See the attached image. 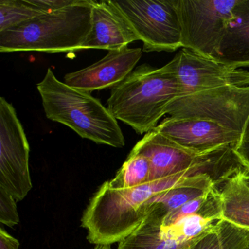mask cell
<instances>
[{"label":"cell","mask_w":249,"mask_h":249,"mask_svg":"<svg viewBox=\"0 0 249 249\" xmlns=\"http://www.w3.org/2000/svg\"><path fill=\"white\" fill-rule=\"evenodd\" d=\"M204 170L205 163L200 160L182 173L135 187L113 189L105 182L90 199L81 218V226L88 231L87 239L95 246L120 243L142 224L152 198Z\"/></svg>","instance_id":"6da1fadb"},{"label":"cell","mask_w":249,"mask_h":249,"mask_svg":"<svg viewBox=\"0 0 249 249\" xmlns=\"http://www.w3.org/2000/svg\"><path fill=\"white\" fill-rule=\"evenodd\" d=\"M183 94L173 74L143 64L112 89L107 107L116 120L142 135L154 130L170 103Z\"/></svg>","instance_id":"7a4b0ae2"},{"label":"cell","mask_w":249,"mask_h":249,"mask_svg":"<svg viewBox=\"0 0 249 249\" xmlns=\"http://www.w3.org/2000/svg\"><path fill=\"white\" fill-rule=\"evenodd\" d=\"M37 88L48 119L66 125L81 138L96 143L124 146L117 120L90 92L59 81L51 68Z\"/></svg>","instance_id":"3957f363"},{"label":"cell","mask_w":249,"mask_h":249,"mask_svg":"<svg viewBox=\"0 0 249 249\" xmlns=\"http://www.w3.org/2000/svg\"><path fill=\"white\" fill-rule=\"evenodd\" d=\"M91 0L44 13L0 32V52H72L83 49L91 29Z\"/></svg>","instance_id":"277c9868"},{"label":"cell","mask_w":249,"mask_h":249,"mask_svg":"<svg viewBox=\"0 0 249 249\" xmlns=\"http://www.w3.org/2000/svg\"><path fill=\"white\" fill-rule=\"evenodd\" d=\"M166 113L174 119L209 121L241 135L249 117V86H227L181 96L170 103Z\"/></svg>","instance_id":"5b68a950"},{"label":"cell","mask_w":249,"mask_h":249,"mask_svg":"<svg viewBox=\"0 0 249 249\" xmlns=\"http://www.w3.org/2000/svg\"><path fill=\"white\" fill-rule=\"evenodd\" d=\"M138 39L144 52H176L182 48L176 0L113 1Z\"/></svg>","instance_id":"8992f818"},{"label":"cell","mask_w":249,"mask_h":249,"mask_svg":"<svg viewBox=\"0 0 249 249\" xmlns=\"http://www.w3.org/2000/svg\"><path fill=\"white\" fill-rule=\"evenodd\" d=\"M238 0H176L183 49L213 59Z\"/></svg>","instance_id":"52a82bcc"},{"label":"cell","mask_w":249,"mask_h":249,"mask_svg":"<svg viewBox=\"0 0 249 249\" xmlns=\"http://www.w3.org/2000/svg\"><path fill=\"white\" fill-rule=\"evenodd\" d=\"M30 145L14 106L0 98V187L17 202L33 188L30 176Z\"/></svg>","instance_id":"ba28073f"},{"label":"cell","mask_w":249,"mask_h":249,"mask_svg":"<svg viewBox=\"0 0 249 249\" xmlns=\"http://www.w3.org/2000/svg\"><path fill=\"white\" fill-rule=\"evenodd\" d=\"M163 68L177 78L183 88V96L227 86H249L248 71L231 68L186 49H182Z\"/></svg>","instance_id":"9c48e42d"},{"label":"cell","mask_w":249,"mask_h":249,"mask_svg":"<svg viewBox=\"0 0 249 249\" xmlns=\"http://www.w3.org/2000/svg\"><path fill=\"white\" fill-rule=\"evenodd\" d=\"M154 130L179 146L200 155L235 145L240 138L238 132L202 119L166 118Z\"/></svg>","instance_id":"30bf717a"},{"label":"cell","mask_w":249,"mask_h":249,"mask_svg":"<svg viewBox=\"0 0 249 249\" xmlns=\"http://www.w3.org/2000/svg\"><path fill=\"white\" fill-rule=\"evenodd\" d=\"M142 56V49L129 46L109 51L101 60L76 72L67 74L66 84L83 91L113 89L122 83L132 71Z\"/></svg>","instance_id":"8fae6325"},{"label":"cell","mask_w":249,"mask_h":249,"mask_svg":"<svg viewBox=\"0 0 249 249\" xmlns=\"http://www.w3.org/2000/svg\"><path fill=\"white\" fill-rule=\"evenodd\" d=\"M132 152L148 159L150 163L149 181L189 170L206 154L200 155L185 149L154 129L144 135Z\"/></svg>","instance_id":"7c38bea8"},{"label":"cell","mask_w":249,"mask_h":249,"mask_svg":"<svg viewBox=\"0 0 249 249\" xmlns=\"http://www.w3.org/2000/svg\"><path fill=\"white\" fill-rule=\"evenodd\" d=\"M139 40L113 1L91 0V29L83 49L116 50Z\"/></svg>","instance_id":"4fadbf2b"},{"label":"cell","mask_w":249,"mask_h":249,"mask_svg":"<svg viewBox=\"0 0 249 249\" xmlns=\"http://www.w3.org/2000/svg\"><path fill=\"white\" fill-rule=\"evenodd\" d=\"M213 59L236 69L249 68V0H238Z\"/></svg>","instance_id":"5bb4252c"},{"label":"cell","mask_w":249,"mask_h":249,"mask_svg":"<svg viewBox=\"0 0 249 249\" xmlns=\"http://www.w3.org/2000/svg\"><path fill=\"white\" fill-rule=\"evenodd\" d=\"M239 167L230 173L217 195L218 220L249 231V176Z\"/></svg>","instance_id":"9a60e30c"},{"label":"cell","mask_w":249,"mask_h":249,"mask_svg":"<svg viewBox=\"0 0 249 249\" xmlns=\"http://www.w3.org/2000/svg\"><path fill=\"white\" fill-rule=\"evenodd\" d=\"M215 189L213 180L207 172L188 176L180 184L152 198L150 200L148 215L160 221L167 213Z\"/></svg>","instance_id":"2e32d148"},{"label":"cell","mask_w":249,"mask_h":249,"mask_svg":"<svg viewBox=\"0 0 249 249\" xmlns=\"http://www.w3.org/2000/svg\"><path fill=\"white\" fill-rule=\"evenodd\" d=\"M214 227L196 238L182 241L164 237L160 232V221L146 217L135 232L119 243L118 249H192Z\"/></svg>","instance_id":"e0dca14e"},{"label":"cell","mask_w":249,"mask_h":249,"mask_svg":"<svg viewBox=\"0 0 249 249\" xmlns=\"http://www.w3.org/2000/svg\"><path fill=\"white\" fill-rule=\"evenodd\" d=\"M249 245V231L220 220L192 249H246Z\"/></svg>","instance_id":"ac0fdd59"},{"label":"cell","mask_w":249,"mask_h":249,"mask_svg":"<svg viewBox=\"0 0 249 249\" xmlns=\"http://www.w3.org/2000/svg\"><path fill=\"white\" fill-rule=\"evenodd\" d=\"M150 163L148 159L131 151L120 170L108 184L113 189H128L149 181Z\"/></svg>","instance_id":"d6986e66"},{"label":"cell","mask_w":249,"mask_h":249,"mask_svg":"<svg viewBox=\"0 0 249 249\" xmlns=\"http://www.w3.org/2000/svg\"><path fill=\"white\" fill-rule=\"evenodd\" d=\"M215 221L198 213L192 214L180 218L168 227H160V232L167 238L187 241L212 230Z\"/></svg>","instance_id":"ffe728a7"},{"label":"cell","mask_w":249,"mask_h":249,"mask_svg":"<svg viewBox=\"0 0 249 249\" xmlns=\"http://www.w3.org/2000/svg\"><path fill=\"white\" fill-rule=\"evenodd\" d=\"M28 0H0V32L19 25L40 14Z\"/></svg>","instance_id":"44dd1931"},{"label":"cell","mask_w":249,"mask_h":249,"mask_svg":"<svg viewBox=\"0 0 249 249\" xmlns=\"http://www.w3.org/2000/svg\"><path fill=\"white\" fill-rule=\"evenodd\" d=\"M215 190L216 189L196 199L189 201L178 209L167 213L160 219V221H159L160 223V227H168L183 217L192 215V214L199 213L208 198Z\"/></svg>","instance_id":"7402d4cb"},{"label":"cell","mask_w":249,"mask_h":249,"mask_svg":"<svg viewBox=\"0 0 249 249\" xmlns=\"http://www.w3.org/2000/svg\"><path fill=\"white\" fill-rule=\"evenodd\" d=\"M0 222L11 227L19 223L17 201L5 189L0 187Z\"/></svg>","instance_id":"603a6c76"},{"label":"cell","mask_w":249,"mask_h":249,"mask_svg":"<svg viewBox=\"0 0 249 249\" xmlns=\"http://www.w3.org/2000/svg\"><path fill=\"white\" fill-rule=\"evenodd\" d=\"M234 154L249 173V117L245 124L238 142L234 145Z\"/></svg>","instance_id":"cb8c5ba5"},{"label":"cell","mask_w":249,"mask_h":249,"mask_svg":"<svg viewBox=\"0 0 249 249\" xmlns=\"http://www.w3.org/2000/svg\"><path fill=\"white\" fill-rule=\"evenodd\" d=\"M28 1L35 8L43 13L62 9L70 5H73L77 2V0H28Z\"/></svg>","instance_id":"d4e9b609"},{"label":"cell","mask_w":249,"mask_h":249,"mask_svg":"<svg viewBox=\"0 0 249 249\" xmlns=\"http://www.w3.org/2000/svg\"><path fill=\"white\" fill-rule=\"evenodd\" d=\"M19 242L8 234L3 228L0 229V249H18Z\"/></svg>","instance_id":"484cf974"},{"label":"cell","mask_w":249,"mask_h":249,"mask_svg":"<svg viewBox=\"0 0 249 249\" xmlns=\"http://www.w3.org/2000/svg\"><path fill=\"white\" fill-rule=\"evenodd\" d=\"M94 249H113L111 246H103V245H97L95 246Z\"/></svg>","instance_id":"4316f807"},{"label":"cell","mask_w":249,"mask_h":249,"mask_svg":"<svg viewBox=\"0 0 249 249\" xmlns=\"http://www.w3.org/2000/svg\"><path fill=\"white\" fill-rule=\"evenodd\" d=\"M249 249V246H248L247 249Z\"/></svg>","instance_id":"83f0119b"}]
</instances>
